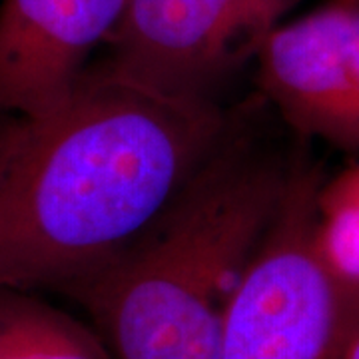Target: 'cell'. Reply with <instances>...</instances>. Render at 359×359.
I'll list each match as a JSON object with an SVG mask.
<instances>
[{
	"label": "cell",
	"mask_w": 359,
	"mask_h": 359,
	"mask_svg": "<svg viewBox=\"0 0 359 359\" xmlns=\"http://www.w3.org/2000/svg\"><path fill=\"white\" fill-rule=\"evenodd\" d=\"M230 126L218 102L88 68L0 130V290L68 294L154 222Z\"/></svg>",
	"instance_id": "obj_1"
},
{
	"label": "cell",
	"mask_w": 359,
	"mask_h": 359,
	"mask_svg": "<svg viewBox=\"0 0 359 359\" xmlns=\"http://www.w3.org/2000/svg\"><path fill=\"white\" fill-rule=\"evenodd\" d=\"M290 166L230 126L166 210L68 295L114 359H218L226 309Z\"/></svg>",
	"instance_id": "obj_2"
},
{
	"label": "cell",
	"mask_w": 359,
	"mask_h": 359,
	"mask_svg": "<svg viewBox=\"0 0 359 359\" xmlns=\"http://www.w3.org/2000/svg\"><path fill=\"white\" fill-rule=\"evenodd\" d=\"M321 174L290 164L278 212L226 309L218 359H344L359 330V287L316 244Z\"/></svg>",
	"instance_id": "obj_3"
},
{
	"label": "cell",
	"mask_w": 359,
	"mask_h": 359,
	"mask_svg": "<svg viewBox=\"0 0 359 359\" xmlns=\"http://www.w3.org/2000/svg\"><path fill=\"white\" fill-rule=\"evenodd\" d=\"M302 0H126L102 68L172 98L216 102Z\"/></svg>",
	"instance_id": "obj_4"
},
{
	"label": "cell",
	"mask_w": 359,
	"mask_h": 359,
	"mask_svg": "<svg viewBox=\"0 0 359 359\" xmlns=\"http://www.w3.org/2000/svg\"><path fill=\"white\" fill-rule=\"evenodd\" d=\"M262 92L292 128L359 150V0L280 22L257 48Z\"/></svg>",
	"instance_id": "obj_5"
},
{
	"label": "cell",
	"mask_w": 359,
	"mask_h": 359,
	"mask_svg": "<svg viewBox=\"0 0 359 359\" xmlns=\"http://www.w3.org/2000/svg\"><path fill=\"white\" fill-rule=\"evenodd\" d=\"M124 6L126 0H2L0 112L34 116L65 100Z\"/></svg>",
	"instance_id": "obj_6"
},
{
	"label": "cell",
	"mask_w": 359,
	"mask_h": 359,
	"mask_svg": "<svg viewBox=\"0 0 359 359\" xmlns=\"http://www.w3.org/2000/svg\"><path fill=\"white\" fill-rule=\"evenodd\" d=\"M0 359H114L98 332L34 292L0 290Z\"/></svg>",
	"instance_id": "obj_7"
},
{
	"label": "cell",
	"mask_w": 359,
	"mask_h": 359,
	"mask_svg": "<svg viewBox=\"0 0 359 359\" xmlns=\"http://www.w3.org/2000/svg\"><path fill=\"white\" fill-rule=\"evenodd\" d=\"M316 244L325 264L359 287V166L321 184Z\"/></svg>",
	"instance_id": "obj_8"
},
{
	"label": "cell",
	"mask_w": 359,
	"mask_h": 359,
	"mask_svg": "<svg viewBox=\"0 0 359 359\" xmlns=\"http://www.w3.org/2000/svg\"><path fill=\"white\" fill-rule=\"evenodd\" d=\"M344 359H359V330L355 332V335L351 337L349 346H347V351Z\"/></svg>",
	"instance_id": "obj_9"
},
{
	"label": "cell",
	"mask_w": 359,
	"mask_h": 359,
	"mask_svg": "<svg viewBox=\"0 0 359 359\" xmlns=\"http://www.w3.org/2000/svg\"><path fill=\"white\" fill-rule=\"evenodd\" d=\"M6 120H8V114H2V112H0V130H2V126H4V122H6Z\"/></svg>",
	"instance_id": "obj_10"
}]
</instances>
